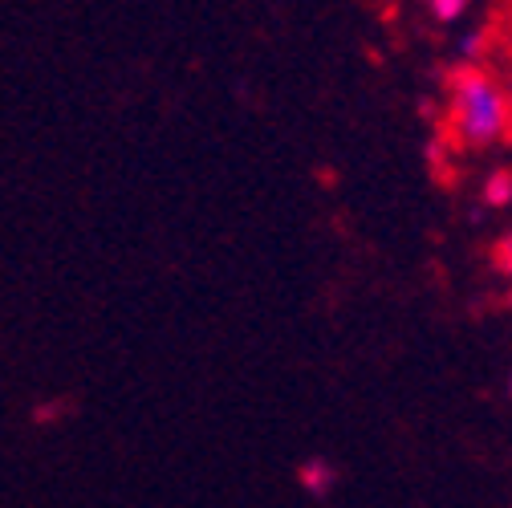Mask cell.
<instances>
[{
	"mask_svg": "<svg viewBox=\"0 0 512 508\" xmlns=\"http://www.w3.org/2000/svg\"><path fill=\"white\" fill-rule=\"evenodd\" d=\"M512 131L508 86L484 66H460L447 78V135L464 151H488Z\"/></svg>",
	"mask_w": 512,
	"mask_h": 508,
	"instance_id": "6da1fadb",
	"label": "cell"
},
{
	"mask_svg": "<svg viewBox=\"0 0 512 508\" xmlns=\"http://www.w3.org/2000/svg\"><path fill=\"white\" fill-rule=\"evenodd\" d=\"M484 204L488 208H508L512 204V167H496L484 179Z\"/></svg>",
	"mask_w": 512,
	"mask_h": 508,
	"instance_id": "7a4b0ae2",
	"label": "cell"
},
{
	"mask_svg": "<svg viewBox=\"0 0 512 508\" xmlns=\"http://www.w3.org/2000/svg\"><path fill=\"white\" fill-rule=\"evenodd\" d=\"M427 5V13L439 21V25H452V21H460L468 9H472V0H423Z\"/></svg>",
	"mask_w": 512,
	"mask_h": 508,
	"instance_id": "3957f363",
	"label": "cell"
},
{
	"mask_svg": "<svg viewBox=\"0 0 512 508\" xmlns=\"http://www.w3.org/2000/svg\"><path fill=\"white\" fill-rule=\"evenodd\" d=\"M508 102H512V82H508Z\"/></svg>",
	"mask_w": 512,
	"mask_h": 508,
	"instance_id": "277c9868",
	"label": "cell"
},
{
	"mask_svg": "<svg viewBox=\"0 0 512 508\" xmlns=\"http://www.w3.org/2000/svg\"><path fill=\"white\" fill-rule=\"evenodd\" d=\"M508 395H512V378H508Z\"/></svg>",
	"mask_w": 512,
	"mask_h": 508,
	"instance_id": "5b68a950",
	"label": "cell"
}]
</instances>
